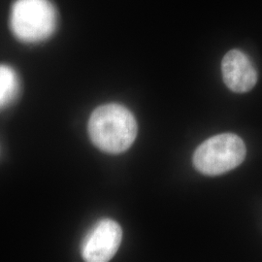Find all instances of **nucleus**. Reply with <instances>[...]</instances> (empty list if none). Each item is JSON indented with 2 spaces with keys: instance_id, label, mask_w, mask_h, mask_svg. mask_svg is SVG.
Instances as JSON below:
<instances>
[{
  "instance_id": "f257e3e1",
  "label": "nucleus",
  "mask_w": 262,
  "mask_h": 262,
  "mask_svg": "<svg viewBox=\"0 0 262 262\" xmlns=\"http://www.w3.org/2000/svg\"><path fill=\"white\" fill-rule=\"evenodd\" d=\"M88 130L94 146L107 154L117 155L130 148L138 126L127 108L120 104H105L92 114Z\"/></svg>"
},
{
  "instance_id": "f03ea898",
  "label": "nucleus",
  "mask_w": 262,
  "mask_h": 262,
  "mask_svg": "<svg viewBox=\"0 0 262 262\" xmlns=\"http://www.w3.org/2000/svg\"><path fill=\"white\" fill-rule=\"evenodd\" d=\"M10 28L23 43H39L51 37L57 27V12L51 0H15Z\"/></svg>"
},
{
  "instance_id": "7ed1b4c3",
  "label": "nucleus",
  "mask_w": 262,
  "mask_h": 262,
  "mask_svg": "<svg viewBox=\"0 0 262 262\" xmlns=\"http://www.w3.org/2000/svg\"><path fill=\"white\" fill-rule=\"evenodd\" d=\"M246 155V145L238 135L223 133L211 137L197 148L193 164L200 173L216 176L238 167Z\"/></svg>"
},
{
  "instance_id": "20e7f679",
  "label": "nucleus",
  "mask_w": 262,
  "mask_h": 262,
  "mask_svg": "<svg viewBox=\"0 0 262 262\" xmlns=\"http://www.w3.org/2000/svg\"><path fill=\"white\" fill-rule=\"evenodd\" d=\"M122 239L121 225L110 219L101 220L84 236L81 246L83 258L89 262L109 261L118 252Z\"/></svg>"
},
{
  "instance_id": "39448f33",
  "label": "nucleus",
  "mask_w": 262,
  "mask_h": 262,
  "mask_svg": "<svg viewBox=\"0 0 262 262\" xmlns=\"http://www.w3.org/2000/svg\"><path fill=\"white\" fill-rule=\"evenodd\" d=\"M222 73L226 86L236 94L248 93L257 83L255 67L249 56L239 50H231L224 56Z\"/></svg>"
},
{
  "instance_id": "423d86ee",
  "label": "nucleus",
  "mask_w": 262,
  "mask_h": 262,
  "mask_svg": "<svg viewBox=\"0 0 262 262\" xmlns=\"http://www.w3.org/2000/svg\"><path fill=\"white\" fill-rule=\"evenodd\" d=\"M19 76L9 66L0 64V109L12 103L19 93Z\"/></svg>"
}]
</instances>
